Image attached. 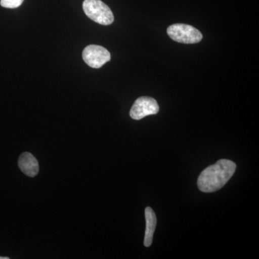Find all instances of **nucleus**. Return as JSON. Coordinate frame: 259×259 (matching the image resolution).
Returning a JSON list of instances; mask_svg holds the SVG:
<instances>
[{"label": "nucleus", "mask_w": 259, "mask_h": 259, "mask_svg": "<svg viewBox=\"0 0 259 259\" xmlns=\"http://www.w3.org/2000/svg\"><path fill=\"white\" fill-rule=\"evenodd\" d=\"M82 57L84 62L94 69H100L111 59L110 52L105 48L97 45L85 48Z\"/></svg>", "instance_id": "20e7f679"}, {"label": "nucleus", "mask_w": 259, "mask_h": 259, "mask_svg": "<svg viewBox=\"0 0 259 259\" xmlns=\"http://www.w3.org/2000/svg\"><path fill=\"white\" fill-rule=\"evenodd\" d=\"M83 10L89 18L100 25H111L114 22L112 10L101 0H84Z\"/></svg>", "instance_id": "f03ea898"}, {"label": "nucleus", "mask_w": 259, "mask_h": 259, "mask_svg": "<svg viewBox=\"0 0 259 259\" xmlns=\"http://www.w3.org/2000/svg\"><path fill=\"white\" fill-rule=\"evenodd\" d=\"M0 259H9V258H8V257H2V256H0Z\"/></svg>", "instance_id": "1a4fd4ad"}, {"label": "nucleus", "mask_w": 259, "mask_h": 259, "mask_svg": "<svg viewBox=\"0 0 259 259\" xmlns=\"http://www.w3.org/2000/svg\"><path fill=\"white\" fill-rule=\"evenodd\" d=\"M167 34L172 40L186 44L200 42L202 34L197 28L185 24H174L167 28Z\"/></svg>", "instance_id": "7ed1b4c3"}, {"label": "nucleus", "mask_w": 259, "mask_h": 259, "mask_svg": "<svg viewBox=\"0 0 259 259\" xmlns=\"http://www.w3.org/2000/svg\"><path fill=\"white\" fill-rule=\"evenodd\" d=\"M18 166L23 174L30 177L36 176L39 171L38 162L30 153L25 152L20 155Z\"/></svg>", "instance_id": "423d86ee"}, {"label": "nucleus", "mask_w": 259, "mask_h": 259, "mask_svg": "<svg viewBox=\"0 0 259 259\" xmlns=\"http://www.w3.org/2000/svg\"><path fill=\"white\" fill-rule=\"evenodd\" d=\"M145 217H146V228L145 233L144 245L146 247H149L152 244L153 233L156 230V214L152 208L148 207L145 209Z\"/></svg>", "instance_id": "0eeeda50"}, {"label": "nucleus", "mask_w": 259, "mask_h": 259, "mask_svg": "<svg viewBox=\"0 0 259 259\" xmlns=\"http://www.w3.org/2000/svg\"><path fill=\"white\" fill-rule=\"evenodd\" d=\"M23 2L24 0H1L0 4L3 8L14 9V8H19L23 4Z\"/></svg>", "instance_id": "6e6552de"}, {"label": "nucleus", "mask_w": 259, "mask_h": 259, "mask_svg": "<svg viewBox=\"0 0 259 259\" xmlns=\"http://www.w3.org/2000/svg\"><path fill=\"white\" fill-rule=\"evenodd\" d=\"M159 111V106L155 99L141 97L136 100L130 112L131 118L139 120L148 115H156Z\"/></svg>", "instance_id": "39448f33"}, {"label": "nucleus", "mask_w": 259, "mask_h": 259, "mask_svg": "<svg viewBox=\"0 0 259 259\" xmlns=\"http://www.w3.org/2000/svg\"><path fill=\"white\" fill-rule=\"evenodd\" d=\"M236 169L234 162L228 159L219 160L206 168L199 175L197 181L199 190L209 193L221 190L231 180Z\"/></svg>", "instance_id": "f257e3e1"}]
</instances>
